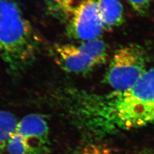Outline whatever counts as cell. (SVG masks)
Instances as JSON below:
<instances>
[{"label":"cell","mask_w":154,"mask_h":154,"mask_svg":"<svg viewBox=\"0 0 154 154\" xmlns=\"http://www.w3.org/2000/svg\"><path fill=\"white\" fill-rule=\"evenodd\" d=\"M76 126L95 132H113L154 124V68L123 92L97 95L65 88L55 97Z\"/></svg>","instance_id":"cell-1"},{"label":"cell","mask_w":154,"mask_h":154,"mask_svg":"<svg viewBox=\"0 0 154 154\" xmlns=\"http://www.w3.org/2000/svg\"><path fill=\"white\" fill-rule=\"evenodd\" d=\"M41 39L15 0H0V58L18 75L36 60Z\"/></svg>","instance_id":"cell-2"},{"label":"cell","mask_w":154,"mask_h":154,"mask_svg":"<svg viewBox=\"0 0 154 154\" xmlns=\"http://www.w3.org/2000/svg\"><path fill=\"white\" fill-rule=\"evenodd\" d=\"M147 55L144 48L129 44L116 51L103 82L114 92H123L132 87L146 73Z\"/></svg>","instance_id":"cell-3"},{"label":"cell","mask_w":154,"mask_h":154,"mask_svg":"<svg viewBox=\"0 0 154 154\" xmlns=\"http://www.w3.org/2000/svg\"><path fill=\"white\" fill-rule=\"evenodd\" d=\"M50 145L46 119L41 114H30L19 121L7 150L9 154H48Z\"/></svg>","instance_id":"cell-4"},{"label":"cell","mask_w":154,"mask_h":154,"mask_svg":"<svg viewBox=\"0 0 154 154\" xmlns=\"http://www.w3.org/2000/svg\"><path fill=\"white\" fill-rule=\"evenodd\" d=\"M66 24L67 35L82 42L99 38L105 31L97 0H81Z\"/></svg>","instance_id":"cell-5"},{"label":"cell","mask_w":154,"mask_h":154,"mask_svg":"<svg viewBox=\"0 0 154 154\" xmlns=\"http://www.w3.org/2000/svg\"><path fill=\"white\" fill-rule=\"evenodd\" d=\"M51 52L57 65L67 73H88L96 67L80 50L78 45L55 44L52 46Z\"/></svg>","instance_id":"cell-6"},{"label":"cell","mask_w":154,"mask_h":154,"mask_svg":"<svg viewBox=\"0 0 154 154\" xmlns=\"http://www.w3.org/2000/svg\"><path fill=\"white\" fill-rule=\"evenodd\" d=\"M105 31L112 30L124 22V9L119 0H97Z\"/></svg>","instance_id":"cell-7"},{"label":"cell","mask_w":154,"mask_h":154,"mask_svg":"<svg viewBox=\"0 0 154 154\" xmlns=\"http://www.w3.org/2000/svg\"><path fill=\"white\" fill-rule=\"evenodd\" d=\"M78 46L96 67L105 63L107 60V46L105 42L100 38L82 42Z\"/></svg>","instance_id":"cell-8"},{"label":"cell","mask_w":154,"mask_h":154,"mask_svg":"<svg viewBox=\"0 0 154 154\" xmlns=\"http://www.w3.org/2000/svg\"><path fill=\"white\" fill-rule=\"evenodd\" d=\"M81 0H44L48 12L66 23Z\"/></svg>","instance_id":"cell-9"},{"label":"cell","mask_w":154,"mask_h":154,"mask_svg":"<svg viewBox=\"0 0 154 154\" xmlns=\"http://www.w3.org/2000/svg\"><path fill=\"white\" fill-rule=\"evenodd\" d=\"M19 121L12 113L0 110V154L7 149L8 143L15 132Z\"/></svg>","instance_id":"cell-10"},{"label":"cell","mask_w":154,"mask_h":154,"mask_svg":"<svg viewBox=\"0 0 154 154\" xmlns=\"http://www.w3.org/2000/svg\"><path fill=\"white\" fill-rule=\"evenodd\" d=\"M154 0H128V2L134 11L144 16L146 15Z\"/></svg>","instance_id":"cell-11"},{"label":"cell","mask_w":154,"mask_h":154,"mask_svg":"<svg viewBox=\"0 0 154 154\" xmlns=\"http://www.w3.org/2000/svg\"><path fill=\"white\" fill-rule=\"evenodd\" d=\"M80 154H112L110 149L102 144H91L87 145Z\"/></svg>","instance_id":"cell-12"},{"label":"cell","mask_w":154,"mask_h":154,"mask_svg":"<svg viewBox=\"0 0 154 154\" xmlns=\"http://www.w3.org/2000/svg\"><path fill=\"white\" fill-rule=\"evenodd\" d=\"M129 154H136V153H129Z\"/></svg>","instance_id":"cell-13"}]
</instances>
